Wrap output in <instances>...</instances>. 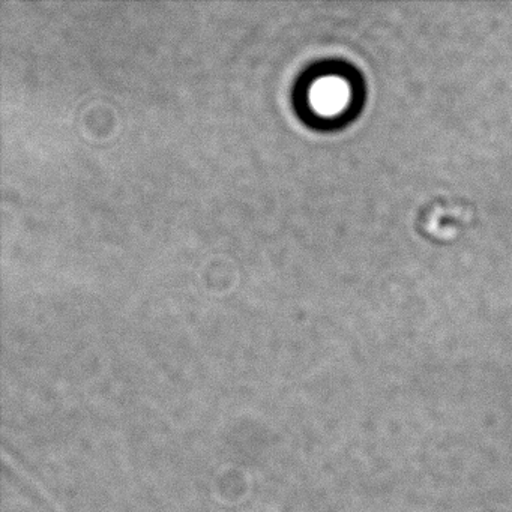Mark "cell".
I'll return each mask as SVG.
<instances>
[{
	"label": "cell",
	"instance_id": "6da1fadb",
	"mask_svg": "<svg viewBox=\"0 0 512 512\" xmlns=\"http://www.w3.org/2000/svg\"><path fill=\"white\" fill-rule=\"evenodd\" d=\"M349 100V85L340 77H322L310 89L311 106L323 116L338 115Z\"/></svg>",
	"mask_w": 512,
	"mask_h": 512
}]
</instances>
